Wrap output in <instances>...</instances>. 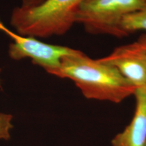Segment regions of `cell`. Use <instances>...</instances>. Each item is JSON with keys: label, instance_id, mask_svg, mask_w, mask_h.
Segmentation results:
<instances>
[{"label": "cell", "instance_id": "6da1fadb", "mask_svg": "<svg viewBox=\"0 0 146 146\" xmlns=\"http://www.w3.org/2000/svg\"><path fill=\"white\" fill-rule=\"evenodd\" d=\"M53 75L71 80L89 100L118 104L136 90L114 66L91 59L81 51L64 58Z\"/></svg>", "mask_w": 146, "mask_h": 146}, {"label": "cell", "instance_id": "7a4b0ae2", "mask_svg": "<svg viewBox=\"0 0 146 146\" xmlns=\"http://www.w3.org/2000/svg\"><path fill=\"white\" fill-rule=\"evenodd\" d=\"M86 0H45L31 8L17 6L10 25L16 33L35 38H48L66 33L76 24L78 9Z\"/></svg>", "mask_w": 146, "mask_h": 146}, {"label": "cell", "instance_id": "3957f363", "mask_svg": "<svg viewBox=\"0 0 146 146\" xmlns=\"http://www.w3.org/2000/svg\"><path fill=\"white\" fill-rule=\"evenodd\" d=\"M145 5L146 0H86L78 9L76 23L89 33L122 37L123 18Z\"/></svg>", "mask_w": 146, "mask_h": 146}, {"label": "cell", "instance_id": "277c9868", "mask_svg": "<svg viewBox=\"0 0 146 146\" xmlns=\"http://www.w3.org/2000/svg\"><path fill=\"white\" fill-rule=\"evenodd\" d=\"M11 39L12 42L8 48L11 59L21 60L29 58L34 64L41 66L52 75L60 68L64 58L80 51L66 46L49 44L37 38L18 33H14Z\"/></svg>", "mask_w": 146, "mask_h": 146}, {"label": "cell", "instance_id": "5b68a950", "mask_svg": "<svg viewBox=\"0 0 146 146\" xmlns=\"http://www.w3.org/2000/svg\"><path fill=\"white\" fill-rule=\"evenodd\" d=\"M100 59L117 69L136 89L146 87V50L137 41L116 47Z\"/></svg>", "mask_w": 146, "mask_h": 146}, {"label": "cell", "instance_id": "8992f818", "mask_svg": "<svg viewBox=\"0 0 146 146\" xmlns=\"http://www.w3.org/2000/svg\"><path fill=\"white\" fill-rule=\"evenodd\" d=\"M135 110L131 123L112 140V146H146V87L137 89Z\"/></svg>", "mask_w": 146, "mask_h": 146}, {"label": "cell", "instance_id": "52a82bcc", "mask_svg": "<svg viewBox=\"0 0 146 146\" xmlns=\"http://www.w3.org/2000/svg\"><path fill=\"white\" fill-rule=\"evenodd\" d=\"M139 31H146V5L141 10L124 17L120 24L122 37Z\"/></svg>", "mask_w": 146, "mask_h": 146}, {"label": "cell", "instance_id": "ba28073f", "mask_svg": "<svg viewBox=\"0 0 146 146\" xmlns=\"http://www.w3.org/2000/svg\"><path fill=\"white\" fill-rule=\"evenodd\" d=\"M1 70L0 69V75ZM1 87V79H0ZM12 116L11 114L0 113V139L8 140L10 138V131L13 128L12 124Z\"/></svg>", "mask_w": 146, "mask_h": 146}, {"label": "cell", "instance_id": "9c48e42d", "mask_svg": "<svg viewBox=\"0 0 146 146\" xmlns=\"http://www.w3.org/2000/svg\"><path fill=\"white\" fill-rule=\"evenodd\" d=\"M45 0H21V5L23 8H31L41 4Z\"/></svg>", "mask_w": 146, "mask_h": 146}, {"label": "cell", "instance_id": "30bf717a", "mask_svg": "<svg viewBox=\"0 0 146 146\" xmlns=\"http://www.w3.org/2000/svg\"><path fill=\"white\" fill-rule=\"evenodd\" d=\"M137 41L139 43H140V44H141L146 50V34L141 35L137 40Z\"/></svg>", "mask_w": 146, "mask_h": 146}]
</instances>
